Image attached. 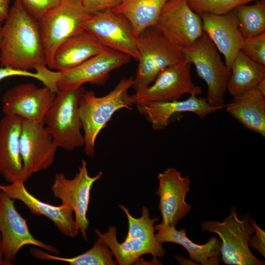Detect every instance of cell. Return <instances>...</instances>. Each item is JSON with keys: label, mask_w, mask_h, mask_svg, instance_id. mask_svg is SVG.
I'll use <instances>...</instances> for the list:
<instances>
[{"label": "cell", "mask_w": 265, "mask_h": 265, "mask_svg": "<svg viewBox=\"0 0 265 265\" xmlns=\"http://www.w3.org/2000/svg\"><path fill=\"white\" fill-rule=\"evenodd\" d=\"M136 106L156 131L165 129L170 118L176 113L190 112L203 119L209 114L224 108L223 106H211L206 98H198L195 95H190L188 98L182 101L154 102Z\"/></svg>", "instance_id": "ffe728a7"}, {"label": "cell", "mask_w": 265, "mask_h": 265, "mask_svg": "<svg viewBox=\"0 0 265 265\" xmlns=\"http://www.w3.org/2000/svg\"><path fill=\"white\" fill-rule=\"evenodd\" d=\"M240 51L253 61L265 65V32L243 38Z\"/></svg>", "instance_id": "4dcf8cb0"}, {"label": "cell", "mask_w": 265, "mask_h": 265, "mask_svg": "<svg viewBox=\"0 0 265 265\" xmlns=\"http://www.w3.org/2000/svg\"><path fill=\"white\" fill-rule=\"evenodd\" d=\"M117 227H109L104 233L98 229L94 230L96 236L103 240L112 252L116 261L120 265H131L138 261L146 254H150L154 257L162 258L165 250L161 244L154 245L138 239H125L119 242L117 239Z\"/></svg>", "instance_id": "cb8c5ba5"}, {"label": "cell", "mask_w": 265, "mask_h": 265, "mask_svg": "<svg viewBox=\"0 0 265 265\" xmlns=\"http://www.w3.org/2000/svg\"><path fill=\"white\" fill-rule=\"evenodd\" d=\"M125 213L128 221V231L125 239L135 238L154 245L161 244L156 238L155 223L159 220L158 217L151 218L148 209L143 207L141 210V216L134 218L130 214L128 210L122 205H118Z\"/></svg>", "instance_id": "f1b7e54d"}, {"label": "cell", "mask_w": 265, "mask_h": 265, "mask_svg": "<svg viewBox=\"0 0 265 265\" xmlns=\"http://www.w3.org/2000/svg\"><path fill=\"white\" fill-rule=\"evenodd\" d=\"M133 77L123 78L109 93L97 97L92 91H85L79 103V113L84 139V152L93 158L96 138L113 115L122 108L132 109L134 105L129 90Z\"/></svg>", "instance_id": "7a4b0ae2"}, {"label": "cell", "mask_w": 265, "mask_h": 265, "mask_svg": "<svg viewBox=\"0 0 265 265\" xmlns=\"http://www.w3.org/2000/svg\"><path fill=\"white\" fill-rule=\"evenodd\" d=\"M201 226L202 231L216 234L221 239V260L224 264L265 265V262L257 259L249 249V239L254 230L249 219H239L233 208L223 221H203Z\"/></svg>", "instance_id": "ba28073f"}, {"label": "cell", "mask_w": 265, "mask_h": 265, "mask_svg": "<svg viewBox=\"0 0 265 265\" xmlns=\"http://www.w3.org/2000/svg\"><path fill=\"white\" fill-rule=\"evenodd\" d=\"M24 183L19 181L0 185V190L13 199L21 201L32 214L47 217L65 236L73 238L78 236L79 231L71 209L62 204L55 206L42 202L28 191Z\"/></svg>", "instance_id": "e0dca14e"}, {"label": "cell", "mask_w": 265, "mask_h": 265, "mask_svg": "<svg viewBox=\"0 0 265 265\" xmlns=\"http://www.w3.org/2000/svg\"><path fill=\"white\" fill-rule=\"evenodd\" d=\"M13 76H24L32 78L39 80L44 83V77L38 72L32 73L30 71L17 70L8 67H0V80Z\"/></svg>", "instance_id": "e575fe53"}, {"label": "cell", "mask_w": 265, "mask_h": 265, "mask_svg": "<svg viewBox=\"0 0 265 265\" xmlns=\"http://www.w3.org/2000/svg\"><path fill=\"white\" fill-rule=\"evenodd\" d=\"M256 88L263 96H265V78L259 82Z\"/></svg>", "instance_id": "8d00e7d4"}, {"label": "cell", "mask_w": 265, "mask_h": 265, "mask_svg": "<svg viewBox=\"0 0 265 265\" xmlns=\"http://www.w3.org/2000/svg\"><path fill=\"white\" fill-rule=\"evenodd\" d=\"M168 0H123L113 10L125 17L137 38L145 29L155 26Z\"/></svg>", "instance_id": "d4e9b609"}, {"label": "cell", "mask_w": 265, "mask_h": 265, "mask_svg": "<svg viewBox=\"0 0 265 265\" xmlns=\"http://www.w3.org/2000/svg\"><path fill=\"white\" fill-rule=\"evenodd\" d=\"M233 10L243 38L265 32V0H258L251 5H241Z\"/></svg>", "instance_id": "83f0119b"}, {"label": "cell", "mask_w": 265, "mask_h": 265, "mask_svg": "<svg viewBox=\"0 0 265 265\" xmlns=\"http://www.w3.org/2000/svg\"><path fill=\"white\" fill-rule=\"evenodd\" d=\"M0 265H5L4 258L3 253L2 246L1 237L0 233Z\"/></svg>", "instance_id": "74e56055"}, {"label": "cell", "mask_w": 265, "mask_h": 265, "mask_svg": "<svg viewBox=\"0 0 265 265\" xmlns=\"http://www.w3.org/2000/svg\"><path fill=\"white\" fill-rule=\"evenodd\" d=\"M11 0H0V23H3L8 14Z\"/></svg>", "instance_id": "d590c367"}, {"label": "cell", "mask_w": 265, "mask_h": 265, "mask_svg": "<svg viewBox=\"0 0 265 265\" xmlns=\"http://www.w3.org/2000/svg\"><path fill=\"white\" fill-rule=\"evenodd\" d=\"M0 64L23 71L47 66L38 21L20 0H15L1 26Z\"/></svg>", "instance_id": "6da1fadb"}, {"label": "cell", "mask_w": 265, "mask_h": 265, "mask_svg": "<svg viewBox=\"0 0 265 265\" xmlns=\"http://www.w3.org/2000/svg\"><path fill=\"white\" fill-rule=\"evenodd\" d=\"M190 8L197 14L210 13L223 15L237 7L258 0H186Z\"/></svg>", "instance_id": "f546056e"}, {"label": "cell", "mask_w": 265, "mask_h": 265, "mask_svg": "<svg viewBox=\"0 0 265 265\" xmlns=\"http://www.w3.org/2000/svg\"><path fill=\"white\" fill-rule=\"evenodd\" d=\"M265 97L255 88L233 97L224 108L246 129L265 137Z\"/></svg>", "instance_id": "603a6c76"}, {"label": "cell", "mask_w": 265, "mask_h": 265, "mask_svg": "<svg viewBox=\"0 0 265 265\" xmlns=\"http://www.w3.org/2000/svg\"><path fill=\"white\" fill-rule=\"evenodd\" d=\"M159 186L156 193L159 197V208L162 215L161 223L175 226L178 221L190 212L191 205L185 201L189 191V177L173 168H168L158 175Z\"/></svg>", "instance_id": "2e32d148"}, {"label": "cell", "mask_w": 265, "mask_h": 265, "mask_svg": "<svg viewBox=\"0 0 265 265\" xmlns=\"http://www.w3.org/2000/svg\"><path fill=\"white\" fill-rule=\"evenodd\" d=\"M1 23H0V44L1 41Z\"/></svg>", "instance_id": "f35d334b"}, {"label": "cell", "mask_w": 265, "mask_h": 265, "mask_svg": "<svg viewBox=\"0 0 265 265\" xmlns=\"http://www.w3.org/2000/svg\"><path fill=\"white\" fill-rule=\"evenodd\" d=\"M198 14L202 19L204 32L213 42L219 52L223 54L225 63L230 69L243 42L234 12L232 10L223 15L210 13Z\"/></svg>", "instance_id": "ac0fdd59"}, {"label": "cell", "mask_w": 265, "mask_h": 265, "mask_svg": "<svg viewBox=\"0 0 265 265\" xmlns=\"http://www.w3.org/2000/svg\"><path fill=\"white\" fill-rule=\"evenodd\" d=\"M106 48L84 30L68 38L58 47L51 69L63 71L74 68Z\"/></svg>", "instance_id": "7402d4cb"}, {"label": "cell", "mask_w": 265, "mask_h": 265, "mask_svg": "<svg viewBox=\"0 0 265 265\" xmlns=\"http://www.w3.org/2000/svg\"><path fill=\"white\" fill-rule=\"evenodd\" d=\"M138 66L132 87L142 90L150 85L167 67L185 59L182 49L171 42L156 26L143 30L136 38Z\"/></svg>", "instance_id": "3957f363"}, {"label": "cell", "mask_w": 265, "mask_h": 265, "mask_svg": "<svg viewBox=\"0 0 265 265\" xmlns=\"http://www.w3.org/2000/svg\"><path fill=\"white\" fill-rule=\"evenodd\" d=\"M250 224L254 230L253 234L248 241V245L250 247L257 250L264 257H265V232L260 228L255 221L252 219H249Z\"/></svg>", "instance_id": "836d02e7"}, {"label": "cell", "mask_w": 265, "mask_h": 265, "mask_svg": "<svg viewBox=\"0 0 265 265\" xmlns=\"http://www.w3.org/2000/svg\"><path fill=\"white\" fill-rule=\"evenodd\" d=\"M102 175V172L100 171L93 177L89 176L87 162L82 159L79 172L73 179H67L62 172L56 173L51 187L54 197L73 211L77 228L85 240H87V231L89 225L86 215L90 191L93 184L100 179Z\"/></svg>", "instance_id": "30bf717a"}, {"label": "cell", "mask_w": 265, "mask_h": 265, "mask_svg": "<svg viewBox=\"0 0 265 265\" xmlns=\"http://www.w3.org/2000/svg\"><path fill=\"white\" fill-rule=\"evenodd\" d=\"M84 30L103 46L138 60L136 38L130 23L122 15L112 9L91 15Z\"/></svg>", "instance_id": "4fadbf2b"}, {"label": "cell", "mask_w": 265, "mask_h": 265, "mask_svg": "<svg viewBox=\"0 0 265 265\" xmlns=\"http://www.w3.org/2000/svg\"><path fill=\"white\" fill-rule=\"evenodd\" d=\"M15 200L0 190V233L5 265H12L21 248L26 245L40 247L59 255L55 247L35 238L29 232L26 220L16 210Z\"/></svg>", "instance_id": "7c38bea8"}, {"label": "cell", "mask_w": 265, "mask_h": 265, "mask_svg": "<svg viewBox=\"0 0 265 265\" xmlns=\"http://www.w3.org/2000/svg\"><path fill=\"white\" fill-rule=\"evenodd\" d=\"M131 57L109 48H106L79 65L63 71L46 68L44 71L46 86L53 91L74 88L86 83L103 85L113 70L130 62Z\"/></svg>", "instance_id": "5b68a950"}, {"label": "cell", "mask_w": 265, "mask_h": 265, "mask_svg": "<svg viewBox=\"0 0 265 265\" xmlns=\"http://www.w3.org/2000/svg\"><path fill=\"white\" fill-rule=\"evenodd\" d=\"M19 143L24 182L53 163L58 147L43 123L23 118Z\"/></svg>", "instance_id": "8fae6325"}, {"label": "cell", "mask_w": 265, "mask_h": 265, "mask_svg": "<svg viewBox=\"0 0 265 265\" xmlns=\"http://www.w3.org/2000/svg\"><path fill=\"white\" fill-rule=\"evenodd\" d=\"M27 11L38 21L61 0H20Z\"/></svg>", "instance_id": "1f68e13d"}, {"label": "cell", "mask_w": 265, "mask_h": 265, "mask_svg": "<svg viewBox=\"0 0 265 265\" xmlns=\"http://www.w3.org/2000/svg\"><path fill=\"white\" fill-rule=\"evenodd\" d=\"M157 240L161 243L172 242L180 244L187 251L190 259L202 265H217L221 260V240L216 236L211 237L204 244H198L188 238L186 230H176L175 226L162 223L155 225Z\"/></svg>", "instance_id": "44dd1931"}, {"label": "cell", "mask_w": 265, "mask_h": 265, "mask_svg": "<svg viewBox=\"0 0 265 265\" xmlns=\"http://www.w3.org/2000/svg\"><path fill=\"white\" fill-rule=\"evenodd\" d=\"M56 93L46 86L24 83L7 90L2 97L4 115H17L43 123Z\"/></svg>", "instance_id": "9a60e30c"}, {"label": "cell", "mask_w": 265, "mask_h": 265, "mask_svg": "<svg viewBox=\"0 0 265 265\" xmlns=\"http://www.w3.org/2000/svg\"><path fill=\"white\" fill-rule=\"evenodd\" d=\"M227 91L233 97L256 87L265 78V65L255 62L240 51L231 67Z\"/></svg>", "instance_id": "484cf974"}, {"label": "cell", "mask_w": 265, "mask_h": 265, "mask_svg": "<svg viewBox=\"0 0 265 265\" xmlns=\"http://www.w3.org/2000/svg\"><path fill=\"white\" fill-rule=\"evenodd\" d=\"M191 64L185 58L161 71L153 83L132 95L134 105L178 100L185 94H201L202 88L195 85L191 78Z\"/></svg>", "instance_id": "9c48e42d"}, {"label": "cell", "mask_w": 265, "mask_h": 265, "mask_svg": "<svg viewBox=\"0 0 265 265\" xmlns=\"http://www.w3.org/2000/svg\"><path fill=\"white\" fill-rule=\"evenodd\" d=\"M182 49L185 57L194 64L198 76L207 84L208 102L212 106L225 107L231 71L213 42L204 32L191 46Z\"/></svg>", "instance_id": "52a82bcc"}, {"label": "cell", "mask_w": 265, "mask_h": 265, "mask_svg": "<svg viewBox=\"0 0 265 265\" xmlns=\"http://www.w3.org/2000/svg\"><path fill=\"white\" fill-rule=\"evenodd\" d=\"M91 15L80 0H61L38 21L48 68L51 69L58 47L70 37L83 31Z\"/></svg>", "instance_id": "8992f818"}, {"label": "cell", "mask_w": 265, "mask_h": 265, "mask_svg": "<svg viewBox=\"0 0 265 265\" xmlns=\"http://www.w3.org/2000/svg\"><path fill=\"white\" fill-rule=\"evenodd\" d=\"M123 0H80L85 10L90 15L113 9Z\"/></svg>", "instance_id": "d6a6232c"}, {"label": "cell", "mask_w": 265, "mask_h": 265, "mask_svg": "<svg viewBox=\"0 0 265 265\" xmlns=\"http://www.w3.org/2000/svg\"><path fill=\"white\" fill-rule=\"evenodd\" d=\"M85 91L83 86L59 91L44 118V124L58 148L73 151L84 145L79 107Z\"/></svg>", "instance_id": "277c9868"}, {"label": "cell", "mask_w": 265, "mask_h": 265, "mask_svg": "<svg viewBox=\"0 0 265 265\" xmlns=\"http://www.w3.org/2000/svg\"><path fill=\"white\" fill-rule=\"evenodd\" d=\"M29 253L41 260L62 261L70 265H115L114 255L107 245L98 238L93 246L86 252L73 258H63L49 254L36 247L30 248Z\"/></svg>", "instance_id": "4316f807"}, {"label": "cell", "mask_w": 265, "mask_h": 265, "mask_svg": "<svg viewBox=\"0 0 265 265\" xmlns=\"http://www.w3.org/2000/svg\"><path fill=\"white\" fill-rule=\"evenodd\" d=\"M23 118L4 115L0 120V175L6 182L23 181L20 137Z\"/></svg>", "instance_id": "d6986e66"}, {"label": "cell", "mask_w": 265, "mask_h": 265, "mask_svg": "<svg viewBox=\"0 0 265 265\" xmlns=\"http://www.w3.org/2000/svg\"><path fill=\"white\" fill-rule=\"evenodd\" d=\"M155 26L181 49L191 46L204 32L201 17L190 8L186 0H168Z\"/></svg>", "instance_id": "5bb4252c"}]
</instances>
